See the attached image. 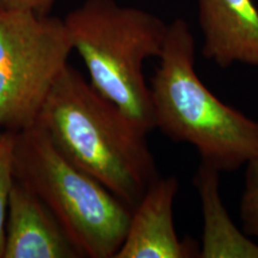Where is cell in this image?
I'll list each match as a JSON object with an SVG mask.
<instances>
[{
    "instance_id": "1",
    "label": "cell",
    "mask_w": 258,
    "mask_h": 258,
    "mask_svg": "<svg viewBox=\"0 0 258 258\" xmlns=\"http://www.w3.org/2000/svg\"><path fill=\"white\" fill-rule=\"evenodd\" d=\"M36 124L63 157L131 208L159 177L147 134L70 64L54 83Z\"/></svg>"
},
{
    "instance_id": "2",
    "label": "cell",
    "mask_w": 258,
    "mask_h": 258,
    "mask_svg": "<svg viewBox=\"0 0 258 258\" xmlns=\"http://www.w3.org/2000/svg\"><path fill=\"white\" fill-rule=\"evenodd\" d=\"M151 80L156 129L198 151L201 161L234 171L258 158V122L226 104L196 72V42L185 19L167 27Z\"/></svg>"
},
{
    "instance_id": "3",
    "label": "cell",
    "mask_w": 258,
    "mask_h": 258,
    "mask_svg": "<svg viewBox=\"0 0 258 258\" xmlns=\"http://www.w3.org/2000/svg\"><path fill=\"white\" fill-rule=\"evenodd\" d=\"M63 23L93 88L141 132L156 129L144 66L160 55L169 24L152 12L116 0H85Z\"/></svg>"
},
{
    "instance_id": "4",
    "label": "cell",
    "mask_w": 258,
    "mask_h": 258,
    "mask_svg": "<svg viewBox=\"0 0 258 258\" xmlns=\"http://www.w3.org/2000/svg\"><path fill=\"white\" fill-rule=\"evenodd\" d=\"M12 161L15 178L46 202L83 257L115 258L133 208L63 157L38 124L15 134Z\"/></svg>"
},
{
    "instance_id": "5",
    "label": "cell",
    "mask_w": 258,
    "mask_h": 258,
    "mask_svg": "<svg viewBox=\"0 0 258 258\" xmlns=\"http://www.w3.org/2000/svg\"><path fill=\"white\" fill-rule=\"evenodd\" d=\"M72 50L63 19L0 9V133L36 124Z\"/></svg>"
},
{
    "instance_id": "6",
    "label": "cell",
    "mask_w": 258,
    "mask_h": 258,
    "mask_svg": "<svg viewBox=\"0 0 258 258\" xmlns=\"http://www.w3.org/2000/svg\"><path fill=\"white\" fill-rule=\"evenodd\" d=\"M51 209L37 194L14 177L10 188L3 258H80Z\"/></svg>"
},
{
    "instance_id": "7",
    "label": "cell",
    "mask_w": 258,
    "mask_h": 258,
    "mask_svg": "<svg viewBox=\"0 0 258 258\" xmlns=\"http://www.w3.org/2000/svg\"><path fill=\"white\" fill-rule=\"evenodd\" d=\"M175 176L158 177L132 211L127 234L115 258H186L194 256L178 238L173 206L178 192Z\"/></svg>"
},
{
    "instance_id": "8",
    "label": "cell",
    "mask_w": 258,
    "mask_h": 258,
    "mask_svg": "<svg viewBox=\"0 0 258 258\" xmlns=\"http://www.w3.org/2000/svg\"><path fill=\"white\" fill-rule=\"evenodd\" d=\"M202 54L221 69L258 67V10L253 0H196Z\"/></svg>"
},
{
    "instance_id": "9",
    "label": "cell",
    "mask_w": 258,
    "mask_h": 258,
    "mask_svg": "<svg viewBox=\"0 0 258 258\" xmlns=\"http://www.w3.org/2000/svg\"><path fill=\"white\" fill-rule=\"evenodd\" d=\"M220 171L201 161L195 185L201 202L203 231L202 258H258V245L234 224L222 201Z\"/></svg>"
},
{
    "instance_id": "10",
    "label": "cell",
    "mask_w": 258,
    "mask_h": 258,
    "mask_svg": "<svg viewBox=\"0 0 258 258\" xmlns=\"http://www.w3.org/2000/svg\"><path fill=\"white\" fill-rule=\"evenodd\" d=\"M240 218L245 233L258 238V158L245 165Z\"/></svg>"
},
{
    "instance_id": "11",
    "label": "cell",
    "mask_w": 258,
    "mask_h": 258,
    "mask_svg": "<svg viewBox=\"0 0 258 258\" xmlns=\"http://www.w3.org/2000/svg\"><path fill=\"white\" fill-rule=\"evenodd\" d=\"M14 141L15 134L0 133V258H3L4 253L6 203L14 180Z\"/></svg>"
},
{
    "instance_id": "12",
    "label": "cell",
    "mask_w": 258,
    "mask_h": 258,
    "mask_svg": "<svg viewBox=\"0 0 258 258\" xmlns=\"http://www.w3.org/2000/svg\"><path fill=\"white\" fill-rule=\"evenodd\" d=\"M56 0H0V9L31 11L46 15Z\"/></svg>"
}]
</instances>
